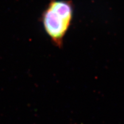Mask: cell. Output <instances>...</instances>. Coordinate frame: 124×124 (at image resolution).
Masks as SVG:
<instances>
[{"instance_id": "cell-1", "label": "cell", "mask_w": 124, "mask_h": 124, "mask_svg": "<svg viewBox=\"0 0 124 124\" xmlns=\"http://www.w3.org/2000/svg\"><path fill=\"white\" fill-rule=\"evenodd\" d=\"M74 5L69 0H50L42 15L44 30L55 46H63L66 33L72 24Z\"/></svg>"}]
</instances>
